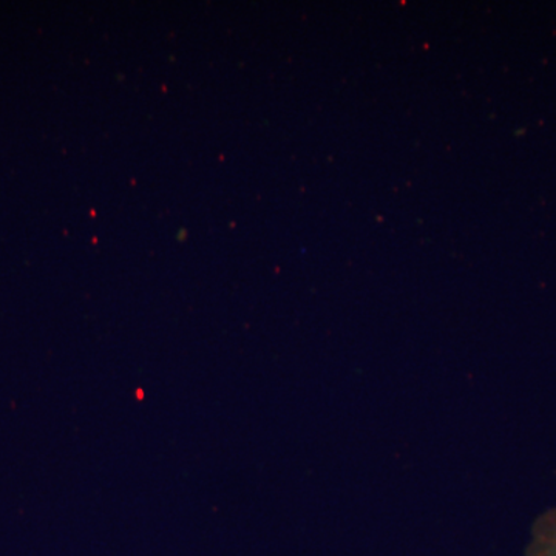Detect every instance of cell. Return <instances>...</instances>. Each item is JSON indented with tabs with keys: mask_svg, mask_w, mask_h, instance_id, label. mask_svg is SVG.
I'll use <instances>...</instances> for the list:
<instances>
[{
	"mask_svg": "<svg viewBox=\"0 0 556 556\" xmlns=\"http://www.w3.org/2000/svg\"><path fill=\"white\" fill-rule=\"evenodd\" d=\"M525 556H556V507L548 508L533 522Z\"/></svg>",
	"mask_w": 556,
	"mask_h": 556,
	"instance_id": "6da1fadb",
	"label": "cell"
}]
</instances>
